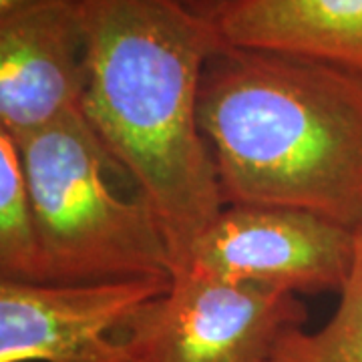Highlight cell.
<instances>
[{
  "mask_svg": "<svg viewBox=\"0 0 362 362\" xmlns=\"http://www.w3.org/2000/svg\"><path fill=\"white\" fill-rule=\"evenodd\" d=\"M89 87L81 0H49L0 16V131L14 141L75 113Z\"/></svg>",
  "mask_w": 362,
  "mask_h": 362,
  "instance_id": "52a82bcc",
  "label": "cell"
},
{
  "mask_svg": "<svg viewBox=\"0 0 362 362\" xmlns=\"http://www.w3.org/2000/svg\"><path fill=\"white\" fill-rule=\"evenodd\" d=\"M354 258V230L318 214L226 206L183 270L282 294H340ZM181 270V272H183Z\"/></svg>",
  "mask_w": 362,
  "mask_h": 362,
  "instance_id": "5b68a950",
  "label": "cell"
},
{
  "mask_svg": "<svg viewBox=\"0 0 362 362\" xmlns=\"http://www.w3.org/2000/svg\"><path fill=\"white\" fill-rule=\"evenodd\" d=\"M223 2H228V0H204V4H206L207 11H214V8H218L220 4H223Z\"/></svg>",
  "mask_w": 362,
  "mask_h": 362,
  "instance_id": "7c38bea8",
  "label": "cell"
},
{
  "mask_svg": "<svg viewBox=\"0 0 362 362\" xmlns=\"http://www.w3.org/2000/svg\"><path fill=\"white\" fill-rule=\"evenodd\" d=\"M270 362H362V223L354 230L352 268L337 312L314 332H288Z\"/></svg>",
  "mask_w": 362,
  "mask_h": 362,
  "instance_id": "30bf717a",
  "label": "cell"
},
{
  "mask_svg": "<svg viewBox=\"0 0 362 362\" xmlns=\"http://www.w3.org/2000/svg\"><path fill=\"white\" fill-rule=\"evenodd\" d=\"M209 13L232 47L300 57L362 78V0H228Z\"/></svg>",
  "mask_w": 362,
  "mask_h": 362,
  "instance_id": "ba28073f",
  "label": "cell"
},
{
  "mask_svg": "<svg viewBox=\"0 0 362 362\" xmlns=\"http://www.w3.org/2000/svg\"><path fill=\"white\" fill-rule=\"evenodd\" d=\"M85 115L153 207L173 274L226 207L197 119L211 54L226 45L204 0H81Z\"/></svg>",
  "mask_w": 362,
  "mask_h": 362,
  "instance_id": "6da1fadb",
  "label": "cell"
},
{
  "mask_svg": "<svg viewBox=\"0 0 362 362\" xmlns=\"http://www.w3.org/2000/svg\"><path fill=\"white\" fill-rule=\"evenodd\" d=\"M306 320L298 296L183 270L133 316L123 338L131 362H270Z\"/></svg>",
  "mask_w": 362,
  "mask_h": 362,
  "instance_id": "277c9868",
  "label": "cell"
},
{
  "mask_svg": "<svg viewBox=\"0 0 362 362\" xmlns=\"http://www.w3.org/2000/svg\"><path fill=\"white\" fill-rule=\"evenodd\" d=\"M197 119L226 206L362 223V78L226 42L207 61Z\"/></svg>",
  "mask_w": 362,
  "mask_h": 362,
  "instance_id": "7a4b0ae2",
  "label": "cell"
},
{
  "mask_svg": "<svg viewBox=\"0 0 362 362\" xmlns=\"http://www.w3.org/2000/svg\"><path fill=\"white\" fill-rule=\"evenodd\" d=\"M0 280L42 284V254L18 145L0 131Z\"/></svg>",
  "mask_w": 362,
  "mask_h": 362,
  "instance_id": "9c48e42d",
  "label": "cell"
},
{
  "mask_svg": "<svg viewBox=\"0 0 362 362\" xmlns=\"http://www.w3.org/2000/svg\"><path fill=\"white\" fill-rule=\"evenodd\" d=\"M40 2H49V0H0V16L16 13L21 8L33 6V4H40Z\"/></svg>",
  "mask_w": 362,
  "mask_h": 362,
  "instance_id": "8fae6325",
  "label": "cell"
},
{
  "mask_svg": "<svg viewBox=\"0 0 362 362\" xmlns=\"http://www.w3.org/2000/svg\"><path fill=\"white\" fill-rule=\"evenodd\" d=\"M14 143L35 207L42 284L173 276L168 240L153 207L141 194L125 197L113 189L111 175H127L85 113Z\"/></svg>",
  "mask_w": 362,
  "mask_h": 362,
  "instance_id": "3957f363",
  "label": "cell"
},
{
  "mask_svg": "<svg viewBox=\"0 0 362 362\" xmlns=\"http://www.w3.org/2000/svg\"><path fill=\"white\" fill-rule=\"evenodd\" d=\"M168 280H0V362H131L123 332Z\"/></svg>",
  "mask_w": 362,
  "mask_h": 362,
  "instance_id": "8992f818",
  "label": "cell"
}]
</instances>
